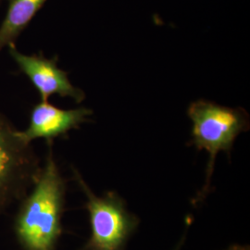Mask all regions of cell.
Here are the masks:
<instances>
[{
	"label": "cell",
	"mask_w": 250,
	"mask_h": 250,
	"mask_svg": "<svg viewBox=\"0 0 250 250\" xmlns=\"http://www.w3.org/2000/svg\"><path fill=\"white\" fill-rule=\"evenodd\" d=\"M48 144L45 165L14 220L16 238L24 250H55L62 231L65 183Z\"/></svg>",
	"instance_id": "1"
},
{
	"label": "cell",
	"mask_w": 250,
	"mask_h": 250,
	"mask_svg": "<svg viewBox=\"0 0 250 250\" xmlns=\"http://www.w3.org/2000/svg\"><path fill=\"white\" fill-rule=\"evenodd\" d=\"M40 170L31 143L0 114V214L26 196Z\"/></svg>",
	"instance_id": "2"
},
{
	"label": "cell",
	"mask_w": 250,
	"mask_h": 250,
	"mask_svg": "<svg viewBox=\"0 0 250 250\" xmlns=\"http://www.w3.org/2000/svg\"><path fill=\"white\" fill-rule=\"evenodd\" d=\"M188 114L193 124V143L209 155V179L216 156L221 151H230L236 137L249 126L248 114L241 108L224 107L205 100L193 102Z\"/></svg>",
	"instance_id": "3"
},
{
	"label": "cell",
	"mask_w": 250,
	"mask_h": 250,
	"mask_svg": "<svg viewBox=\"0 0 250 250\" xmlns=\"http://www.w3.org/2000/svg\"><path fill=\"white\" fill-rule=\"evenodd\" d=\"M83 192L86 197V208L91 224V236L87 250H122L129 235L133 232L135 222L121 199L113 194L98 197L73 170Z\"/></svg>",
	"instance_id": "4"
},
{
	"label": "cell",
	"mask_w": 250,
	"mask_h": 250,
	"mask_svg": "<svg viewBox=\"0 0 250 250\" xmlns=\"http://www.w3.org/2000/svg\"><path fill=\"white\" fill-rule=\"evenodd\" d=\"M8 49L20 71L39 93L41 101H48L54 95L71 98L76 103H81L85 98L84 92L72 84L68 73L58 67L55 60L21 52L15 44L9 45Z\"/></svg>",
	"instance_id": "5"
},
{
	"label": "cell",
	"mask_w": 250,
	"mask_h": 250,
	"mask_svg": "<svg viewBox=\"0 0 250 250\" xmlns=\"http://www.w3.org/2000/svg\"><path fill=\"white\" fill-rule=\"evenodd\" d=\"M90 115L92 110L87 107L62 109L48 101H40L31 111L28 127L24 131L19 130V134L27 143L41 138L52 143L55 138L88 122Z\"/></svg>",
	"instance_id": "6"
},
{
	"label": "cell",
	"mask_w": 250,
	"mask_h": 250,
	"mask_svg": "<svg viewBox=\"0 0 250 250\" xmlns=\"http://www.w3.org/2000/svg\"><path fill=\"white\" fill-rule=\"evenodd\" d=\"M46 0H9V8L0 25V52L16 39Z\"/></svg>",
	"instance_id": "7"
},
{
	"label": "cell",
	"mask_w": 250,
	"mask_h": 250,
	"mask_svg": "<svg viewBox=\"0 0 250 250\" xmlns=\"http://www.w3.org/2000/svg\"><path fill=\"white\" fill-rule=\"evenodd\" d=\"M230 250H250L247 247H233Z\"/></svg>",
	"instance_id": "8"
},
{
	"label": "cell",
	"mask_w": 250,
	"mask_h": 250,
	"mask_svg": "<svg viewBox=\"0 0 250 250\" xmlns=\"http://www.w3.org/2000/svg\"><path fill=\"white\" fill-rule=\"evenodd\" d=\"M180 248H181V246H180V245H179L178 247H177V248H176V249H175V250H180Z\"/></svg>",
	"instance_id": "9"
},
{
	"label": "cell",
	"mask_w": 250,
	"mask_h": 250,
	"mask_svg": "<svg viewBox=\"0 0 250 250\" xmlns=\"http://www.w3.org/2000/svg\"><path fill=\"white\" fill-rule=\"evenodd\" d=\"M2 1H4V0H0V3H1V2H2Z\"/></svg>",
	"instance_id": "10"
}]
</instances>
